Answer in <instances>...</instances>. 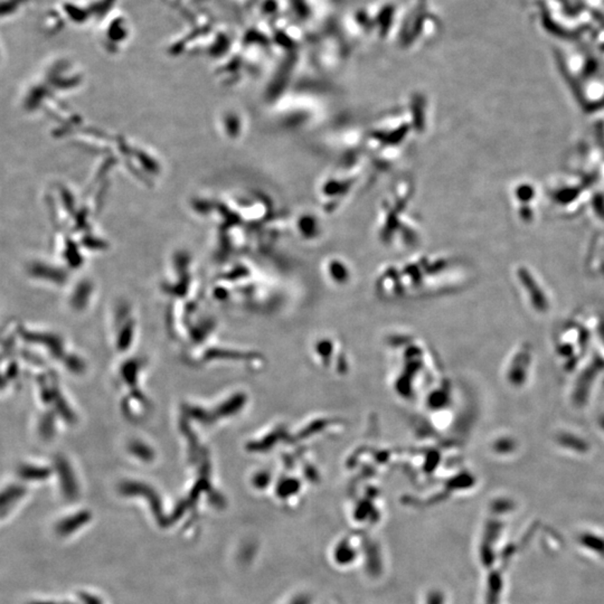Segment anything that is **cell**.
<instances>
[{"label":"cell","mask_w":604,"mask_h":604,"mask_svg":"<svg viewBox=\"0 0 604 604\" xmlns=\"http://www.w3.org/2000/svg\"><path fill=\"white\" fill-rule=\"evenodd\" d=\"M19 475L23 478L27 479V480H37V479H42L47 476L49 472L46 471V469L40 468V467H35V465H26L21 468Z\"/></svg>","instance_id":"cell-5"},{"label":"cell","mask_w":604,"mask_h":604,"mask_svg":"<svg viewBox=\"0 0 604 604\" xmlns=\"http://www.w3.org/2000/svg\"><path fill=\"white\" fill-rule=\"evenodd\" d=\"M521 281L528 290L530 301H532L535 310L542 313H546L548 310V301L546 299L545 294L540 289V286L535 284V281L527 273L521 274Z\"/></svg>","instance_id":"cell-3"},{"label":"cell","mask_w":604,"mask_h":604,"mask_svg":"<svg viewBox=\"0 0 604 604\" xmlns=\"http://www.w3.org/2000/svg\"><path fill=\"white\" fill-rule=\"evenodd\" d=\"M496 449L504 452V453H506V452L513 451V450L516 449V442L511 440V439H503V440H500V441L496 444Z\"/></svg>","instance_id":"cell-6"},{"label":"cell","mask_w":604,"mask_h":604,"mask_svg":"<svg viewBox=\"0 0 604 604\" xmlns=\"http://www.w3.org/2000/svg\"><path fill=\"white\" fill-rule=\"evenodd\" d=\"M530 364V352L528 348H523L513 359L508 378L513 386H521L526 382L528 367Z\"/></svg>","instance_id":"cell-2"},{"label":"cell","mask_w":604,"mask_h":604,"mask_svg":"<svg viewBox=\"0 0 604 604\" xmlns=\"http://www.w3.org/2000/svg\"><path fill=\"white\" fill-rule=\"evenodd\" d=\"M604 367L603 359H598L592 361L591 365L582 373L580 378H579L576 386H575L574 393H573V401L575 405L582 407L588 401V394L591 390L592 384H593L594 378L596 375L599 374L600 371H602Z\"/></svg>","instance_id":"cell-1"},{"label":"cell","mask_w":604,"mask_h":604,"mask_svg":"<svg viewBox=\"0 0 604 604\" xmlns=\"http://www.w3.org/2000/svg\"><path fill=\"white\" fill-rule=\"evenodd\" d=\"M599 425H600V428H601L602 430L604 431V414L600 415Z\"/></svg>","instance_id":"cell-7"},{"label":"cell","mask_w":604,"mask_h":604,"mask_svg":"<svg viewBox=\"0 0 604 604\" xmlns=\"http://www.w3.org/2000/svg\"><path fill=\"white\" fill-rule=\"evenodd\" d=\"M5 385V382H4L3 378L0 376V388H3Z\"/></svg>","instance_id":"cell-8"},{"label":"cell","mask_w":604,"mask_h":604,"mask_svg":"<svg viewBox=\"0 0 604 604\" xmlns=\"http://www.w3.org/2000/svg\"><path fill=\"white\" fill-rule=\"evenodd\" d=\"M556 441L565 449L572 450L579 453H586L590 449L588 442L580 436L569 432H561L556 436Z\"/></svg>","instance_id":"cell-4"}]
</instances>
